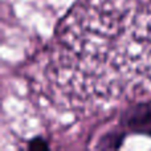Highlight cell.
Returning <instances> with one entry per match:
<instances>
[{"mask_svg": "<svg viewBox=\"0 0 151 151\" xmlns=\"http://www.w3.org/2000/svg\"><path fill=\"white\" fill-rule=\"evenodd\" d=\"M63 104L90 106L151 88V0H78L45 70Z\"/></svg>", "mask_w": 151, "mask_h": 151, "instance_id": "cell-1", "label": "cell"}, {"mask_svg": "<svg viewBox=\"0 0 151 151\" xmlns=\"http://www.w3.org/2000/svg\"><path fill=\"white\" fill-rule=\"evenodd\" d=\"M122 125L131 131L151 137V104H139L125 111Z\"/></svg>", "mask_w": 151, "mask_h": 151, "instance_id": "cell-2", "label": "cell"}, {"mask_svg": "<svg viewBox=\"0 0 151 151\" xmlns=\"http://www.w3.org/2000/svg\"><path fill=\"white\" fill-rule=\"evenodd\" d=\"M125 134L121 133H110L105 137L101 141V143L98 145L99 149H118L122 145Z\"/></svg>", "mask_w": 151, "mask_h": 151, "instance_id": "cell-3", "label": "cell"}, {"mask_svg": "<svg viewBox=\"0 0 151 151\" xmlns=\"http://www.w3.org/2000/svg\"><path fill=\"white\" fill-rule=\"evenodd\" d=\"M28 149L29 150H47L48 143H47V141H44V139L36 138L28 143Z\"/></svg>", "mask_w": 151, "mask_h": 151, "instance_id": "cell-4", "label": "cell"}]
</instances>
